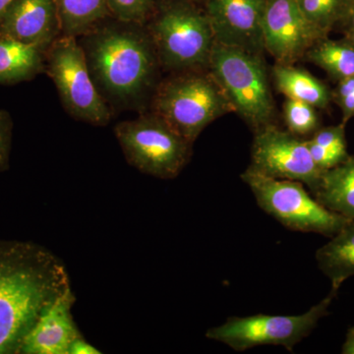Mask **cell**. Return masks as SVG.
Instances as JSON below:
<instances>
[{"label":"cell","instance_id":"obj_1","mask_svg":"<svg viewBox=\"0 0 354 354\" xmlns=\"http://www.w3.org/2000/svg\"><path fill=\"white\" fill-rule=\"evenodd\" d=\"M69 288L64 263L48 249L0 239V354H19L41 312Z\"/></svg>","mask_w":354,"mask_h":354},{"label":"cell","instance_id":"obj_2","mask_svg":"<svg viewBox=\"0 0 354 354\" xmlns=\"http://www.w3.org/2000/svg\"><path fill=\"white\" fill-rule=\"evenodd\" d=\"M109 19L84 35L80 44L95 83L111 99L131 104L152 87L157 53L145 25Z\"/></svg>","mask_w":354,"mask_h":354},{"label":"cell","instance_id":"obj_3","mask_svg":"<svg viewBox=\"0 0 354 354\" xmlns=\"http://www.w3.org/2000/svg\"><path fill=\"white\" fill-rule=\"evenodd\" d=\"M158 64L176 72L208 70L216 41L205 10L188 0H157L147 21Z\"/></svg>","mask_w":354,"mask_h":354},{"label":"cell","instance_id":"obj_4","mask_svg":"<svg viewBox=\"0 0 354 354\" xmlns=\"http://www.w3.org/2000/svg\"><path fill=\"white\" fill-rule=\"evenodd\" d=\"M153 108V113L192 143L212 122L235 113L209 70L181 72L165 80L157 88Z\"/></svg>","mask_w":354,"mask_h":354},{"label":"cell","instance_id":"obj_5","mask_svg":"<svg viewBox=\"0 0 354 354\" xmlns=\"http://www.w3.org/2000/svg\"><path fill=\"white\" fill-rule=\"evenodd\" d=\"M208 70L254 132L272 124L274 104L261 55L216 43Z\"/></svg>","mask_w":354,"mask_h":354},{"label":"cell","instance_id":"obj_6","mask_svg":"<svg viewBox=\"0 0 354 354\" xmlns=\"http://www.w3.org/2000/svg\"><path fill=\"white\" fill-rule=\"evenodd\" d=\"M241 179L252 191L258 206L293 232L333 237L353 221L325 208L299 181L272 178L249 167Z\"/></svg>","mask_w":354,"mask_h":354},{"label":"cell","instance_id":"obj_7","mask_svg":"<svg viewBox=\"0 0 354 354\" xmlns=\"http://www.w3.org/2000/svg\"><path fill=\"white\" fill-rule=\"evenodd\" d=\"M114 133L127 162L158 178L178 176L192 155V142L153 113L118 123Z\"/></svg>","mask_w":354,"mask_h":354},{"label":"cell","instance_id":"obj_8","mask_svg":"<svg viewBox=\"0 0 354 354\" xmlns=\"http://www.w3.org/2000/svg\"><path fill=\"white\" fill-rule=\"evenodd\" d=\"M44 62L64 108L74 118L97 127L108 124L111 109L95 86L76 37L60 35L44 50Z\"/></svg>","mask_w":354,"mask_h":354},{"label":"cell","instance_id":"obj_9","mask_svg":"<svg viewBox=\"0 0 354 354\" xmlns=\"http://www.w3.org/2000/svg\"><path fill=\"white\" fill-rule=\"evenodd\" d=\"M337 295V291L330 290L327 297L300 315L230 317L225 323L207 330L206 337L235 351L277 346L292 353L298 342L313 332L321 319L329 315L330 304Z\"/></svg>","mask_w":354,"mask_h":354},{"label":"cell","instance_id":"obj_10","mask_svg":"<svg viewBox=\"0 0 354 354\" xmlns=\"http://www.w3.org/2000/svg\"><path fill=\"white\" fill-rule=\"evenodd\" d=\"M254 133L249 169L272 178L299 181L311 193L316 190L325 171L314 162L306 139L274 123Z\"/></svg>","mask_w":354,"mask_h":354},{"label":"cell","instance_id":"obj_11","mask_svg":"<svg viewBox=\"0 0 354 354\" xmlns=\"http://www.w3.org/2000/svg\"><path fill=\"white\" fill-rule=\"evenodd\" d=\"M323 36L300 10L295 0H266L263 43L277 64H292Z\"/></svg>","mask_w":354,"mask_h":354},{"label":"cell","instance_id":"obj_12","mask_svg":"<svg viewBox=\"0 0 354 354\" xmlns=\"http://www.w3.org/2000/svg\"><path fill=\"white\" fill-rule=\"evenodd\" d=\"M204 6L216 44L262 55L266 0H206Z\"/></svg>","mask_w":354,"mask_h":354},{"label":"cell","instance_id":"obj_13","mask_svg":"<svg viewBox=\"0 0 354 354\" xmlns=\"http://www.w3.org/2000/svg\"><path fill=\"white\" fill-rule=\"evenodd\" d=\"M62 35L55 0H12L0 17V37L46 50Z\"/></svg>","mask_w":354,"mask_h":354},{"label":"cell","instance_id":"obj_14","mask_svg":"<svg viewBox=\"0 0 354 354\" xmlns=\"http://www.w3.org/2000/svg\"><path fill=\"white\" fill-rule=\"evenodd\" d=\"M71 288L44 309L23 339L19 354H68L70 344L82 335L74 323Z\"/></svg>","mask_w":354,"mask_h":354},{"label":"cell","instance_id":"obj_15","mask_svg":"<svg viewBox=\"0 0 354 354\" xmlns=\"http://www.w3.org/2000/svg\"><path fill=\"white\" fill-rule=\"evenodd\" d=\"M311 194L325 208L354 221V156L324 171Z\"/></svg>","mask_w":354,"mask_h":354},{"label":"cell","instance_id":"obj_16","mask_svg":"<svg viewBox=\"0 0 354 354\" xmlns=\"http://www.w3.org/2000/svg\"><path fill=\"white\" fill-rule=\"evenodd\" d=\"M315 258L319 269L330 279L332 290L339 292L342 283L354 276V221L319 248Z\"/></svg>","mask_w":354,"mask_h":354},{"label":"cell","instance_id":"obj_17","mask_svg":"<svg viewBox=\"0 0 354 354\" xmlns=\"http://www.w3.org/2000/svg\"><path fill=\"white\" fill-rule=\"evenodd\" d=\"M44 68V50L35 44L0 37V84L31 80Z\"/></svg>","mask_w":354,"mask_h":354},{"label":"cell","instance_id":"obj_18","mask_svg":"<svg viewBox=\"0 0 354 354\" xmlns=\"http://www.w3.org/2000/svg\"><path fill=\"white\" fill-rule=\"evenodd\" d=\"M272 73L277 88L290 99L306 102L316 109H326L329 106L332 92L306 70L292 64H276Z\"/></svg>","mask_w":354,"mask_h":354},{"label":"cell","instance_id":"obj_19","mask_svg":"<svg viewBox=\"0 0 354 354\" xmlns=\"http://www.w3.org/2000/svg\"><path fill=\"white\" fill-rule=\"evenodd\" d=\"M62 35L84 36L113 17L106 0H55Z\"/></svg>","mask_w":354,"mask_h":354},{"label":"cell","instance_id":"obj_20","mask_svg":"<svg viewBox=\"0 0 354 354\" xmlns=\"http://www.w3.org/2000/svg\"><path fill=\"white\" fill-rule=\"evenodd\" d=\"M305 57L337 82L354 75V46L346 37L321 39L307 51Z\"/></svg>","mask_w":354,"mask_h":354},{"label":"cell","instance_id":"obj_21","mask_svg":"<svg viewBox=\"0 0 354 354\" xmlns=\"http://www.w3.org/2000/svg\"><path fill=\"white\" fill-rule=\"evenodd\" d=\"M307 20L323 36L328 37L348 19L354 0H295Z\"/></svg>","mask_w":354,"mask_h":354},{"label":"cell","instance_id":"obj_22","mask_svg":"<svg viewBox=\"0 0 354 354\" xmlns=\"http://www.w3.org/2000/svg\"><path fill=\"white\" fill-rule=\"evenodd\" d=\"M283 118L288 131L301 138L320 128L316 108L297 100L288 97L283 104Z\"/></svg>","mask_w":354,"mask_h":354},{"label":"cell","instance_id":"obj_23","mask_svg":"<svg viewBox=\"0 0 354 354\" xmlns=\"http://www.w3.org/2000/svg\"><path fill=\"white\" fill-rule=\"evenodd\" d=\"M157 0H106L114 19L145 25L152 15Z\"/></svg>","mask_w":354,"mask_h":354},{"label":"cell","instance_id":"obj_24","mask_svg":"<svg viewBox=\"0 0 354 354\" xmlns=\"http://www.w3.org/2000/svg\"><path fill=\"white\" fill-rule=\"evenodd\" d=\"M312 143L330 150L348 153L346 140V124L341 123L333 127L318 128L308 139Z\"/></svg>","mask_w":354,"mask_h":354},{"label":"cell","instance_id":"obj_25","mask_svg":"<svg viewBox=\"0 0 354 354\" xmlns=\"http://www.w3.org/2000/svg\"><path fill=\"white\" fill-rule=\"evenodd\" d=\"M306 142L310 155H311L314 162L321 171H327V169H332V167L341 164L348 158V153H342L339 152V151L324 148L322 146L312 143L308 139H306Z\"/></svg>","mask_w":354,"mask_h":354},{"label":"cell","instance_id":"obj_26","mask_svg":"<svg viewBox=\"0 0 354 354\" xmlns=\"http://www.w3.org/2000/svg\"><path fill=\"white\" fill-rule=\"evenodd\" d=\"M12 120L6 111L0 109V172L8 167L12 140Z\"/></svg>","mask_w":354,"mask_h":354},{"label":"cell","instance_id":"obj_27","mask_svg":"<svg viewBox=\"0 0 354 354\" xmlns=\"http://www.w3.org/2000/svg\"><path fill=\"white\" fill-rule=\"evenodd\" d=\"M354 93V75L337 82V87L332 92V100L337 104L348 95Z\"/></svg>","mask_w":354,"mask_h":354},{"label":"cell","instance_id":"obj_28","mask_svg":"<svg viewBox=\"0 0 354 354\" xmlns=\"http://www.w3.org/2000/svg\"><path fill=\"white\" fill-rule=\"evenodd\" d=\"M101 351L84 339L82 335L76 337L70 344L68 354H100Z\"/></svg>","mask_w":354,"mask_h":354},{"label":"cell","instance_id":"obj_29","mask_svg":"<svg viewBox=\"0 0 354 354\" xmlns=\"http://www.w3.org/2000/svg\"><path fill=\"white\" fill-rule=\"evenodd\" d=\"M337 104L342 113V123L346 125V123L354 116V93L342 99Z\"/></svg>","mask_w":354,"mask_h":354},{"label":"cell","instance_id":"obj_30","mask_svg":"<svg viewBox=\"0 0 354 354\" xmlns=\"http://www.w3.org/2000/svg\"><path fill=\"white\" fill-rule=\"evenodd\" d=\"M342 354H354V327L349 328L342 346Z\"/></svg>","mask_w":354,"mask_h":354},{"label":"cell","instance_id":"obj_31","mask_svg":"<svg viewBox=\"0 0 354 354\" xmlns=\"http://www.w3.org/2000/svg\"><path fill=\"white\" fill-rule=\"evenodd\" d=\"M342 27L344 28L346 34V32H354V3L353 8H351V13H349L348 19L346 20Z\"/></svg>","mask_w":354,"mask_h":354},{"label":"cell","instance_id":"obj_32","mask_svg":"<svg viewBox=\"0 0 354 354\" xmlns=\"http://www.w3.org/2000/svg\"><path fill=\"white\" fill-rule=\"evenodd\" d=\"M12 0H0V17Z\"/></svg>","mask_w":354,"mask_h":354},{"label":"cell","instance_id":"obj_33","mask_svg":"<svg viewBox=\"0 0 354 354\" xmlns=\"http://www.w3.org/2000/svg\"><path fill=\"white\" fill-rule=\"evenodd\" d=\"M346 37L349 39V41H351V44H353L354 46V32H346Z\"/></svg>","mask_w":354,"mask_h":354},{"label":"cell","instance_id":"obj_34","mask_svg":"<svg viewBox=\"0 0 354 354\" xmlns=\"http://www.w3.org/2000/svg\"><path fill=\"white\" fill-rule=\"evenodd\" d=\"M188 1L194 2V3L199 4L200 6V4H204L206 0H188Z\"/></svg>","mask_w":354,"mask_h":354}]
</instances>
